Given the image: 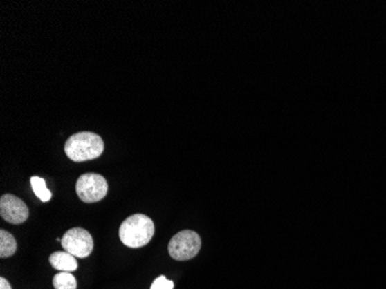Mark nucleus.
Segmentation results:
<instances>
[{"label":"nucleus","mask_w":386,"mask_h":289,"mask_svg":"<svg viewBox=\"0 0 386 289\" xmlns=\"http://www.w3.org/2000/svg\"><path fill=\"white\" fill-rule=\"evenodd\" d=\"M103 151V139L94 132H77L71 136L65 144V153L74 162L98 159Z\"/></svg>","instance_id":"nucleus-1"},{"label":"nucleus","mask_w":386,"mask_h":289,"mask_svg":"<svg viewBox=\"0 0 386 289\" xmlns=\"http://www.w3.org/2000/svg\"><path fill=\"white\" fill-rule=\"evenodd\" d=\"M153 220L145 214L129 216L120 227V239L129 248L145 247L154 236Z\"/></svg>","instance_id":"nucleus-2"},{"label":"nucleus","mask_w":386,"mask_h":289,"mask_svg":"<svg viewBox=\"0 0 386 289\" xmlns=\"http://www.w3.org/2000/svg\"><path fill=\"white\" fill-rule=\"evenodd\" d=\"M201 248V236L192 230H183L176 234L169 242L170 257L175 261H185L199 254Z\"/></svg>","instance_id":"nucleus-3"},{"label":"nucleus","mask_w":386,"mask_h":289,"mask_svg":"<svg viewBox=\"0 0 386 289\" xmlns=\"http://www.w3.org/2000/svg\"><path fill=\"white\" fill-rule=\"evenodd\" d=\"M108 183L100 174L87 173L81 175L75 184V190L81 201L88 204L102 201L108 194Z\"/></svg>","instance_id":"nucleus-4"},{"label":"nucleus","mask_w":386,"mask_h":289,"mask_svg":"<svg viewBox=\"0 0 386 289\" xmlns=\"http://www.w3.org/2000/svg\"><path fill=\"white\" fill-rule=\"evenodd\" d=\"M62 245L64 250L74 257L86 258L94 249V241L89 232L77 227L64 234Z\"/></svg>","instance_id":"nucleus-5"},{"label":"nucleus","mask_w":386,"mask_h":289,"mask_svg":"<svg viewBox=\"0 0 386 289\" xmlns=\"http://www.w3.org/2000/svg\"><path fill=\"white\" fill-rule=\"evenodd\" d=\"M0 215L12 225H21L28 219L27 205L15 194H4L0 198Z\"/></svg>","instance_id":"nucleus-6"},{"label":"nucleus","mask_w":386,"mask_h":289,"mask_svg":"<svg viewBox=\"0 0 386 289\" xmlns=\"http://www.w3.org/2000/svg\"><path fill=\"white\" fill-rule=\"evenodd\" d=\"M49 261L50 264L60 272H73L77 268V259L66 251L53 252Z\"/></svg>","instance_id":"nucleus-7"},{"label":"nucleus","mask_w":386,"mask_h":289,"mask_svg":"<svg viewBox=\"0 0 386 289\" xmlns=\"http://www.w3.org/2000/svg\"><path fill=\"white\" fill-rule=\"evenodd\" d=\"M17 248H18V244L13 235L6 230H0V257H11L15 254Z\"/></svg>","instance_id":"nucleus-8"},{"label":"nucleus","mask_w":386,"mask_h":289,"mask_svg":"<svg viewBox=\"0 0 386 289\" xmlns=\"http://www.w3.org/2000/svg\"><path fill=\"white\" fill-rule=\"evenodd\" d=\"M55 289H77V280L70 272H60L53 277Z\"/></svg>","instance_id":"nucleus-9"},{"label":"nucleus","mask_w":386,"mask_h":289,"mask_svg":"<svg viewBox=\"0 0 386 289\" xmlns=\"http://www.w3.org/2000/svg\"><path fill=\"white\" fill-rule=\"evenodd\" d=\"M30 184H32L33 190L41 201H49L51 199V192L46 187V180L43 178L39 176H33L30 178Z\"/></svg>","instance_id":"nucleus-10"},{"label":"nucleus","mask_w":386,"mask_h":289,"mask_svg":"<svg viewBox=\"0 0 386 289\" xmlns=\"http://www.w3.org/2000/svg\"><path fill=\"white\" fill-rule=\"evenodd\" d=\"M151 289H174V282L165 278V275H161L158 279H155L154 282L151 283Z\"/></svg>","instance_id":"nucleus-11"},{"label":"nucleus","mask_w":386,"mask_h":289,"mask_svg":"<svg viewBox=\"0 0 386 289\" xmlns=\"http://www.w3.org/2000/svg\"><path fill=\"white\" fill-rule=\"evenodd\" d=\"M0 289H12L10 282L5 278L0 279Z\"/></svg>","instance_id":"nucleus-12"}]
</instances>
